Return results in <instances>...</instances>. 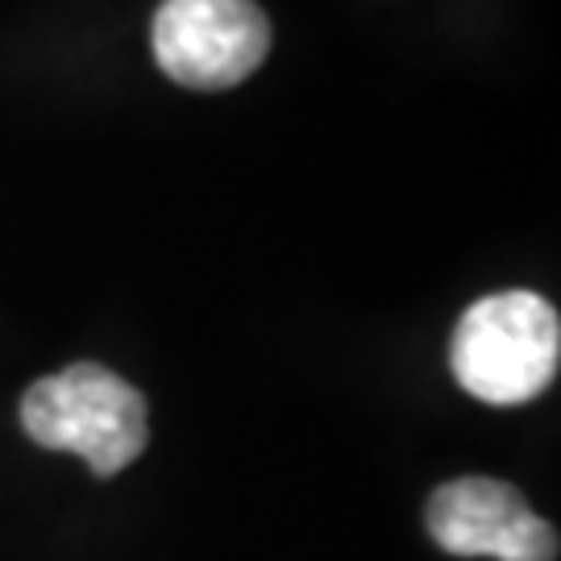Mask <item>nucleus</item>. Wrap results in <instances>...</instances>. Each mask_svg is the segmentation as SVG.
<instances>
[{"label":"nucleus","mask_w":561,"mask_h":561,"mask_svg":"<svg viewBox=\"0 0 561 561\" xmlns=\"http://www.w3.org/2000/svg\"><path fill=\"white\" fill-rule=\"evenodd\" d=\"M271 50V21L254 0H162L154 59L183 88L225 92L250 80Z\"/></svg>","instance_id":"7ed1b4c3"},{"label":"nucleus","mask_w":561,"mask_h":561,"mask_svg":"<svg viewBox=\"0 0 561 561\" xmlns=\"http://www.w3.org/2000/svg\"><path fill=\"white\" fill-rule=\"evenodd\" d=\"M21 428L46 449L80 454L96 479H113L150 442L146 396L96 362H71L21 396Z\"/></svg>","instance_id":"f03ea898"},{"label":"nucleus","mask_w":561,"mask_h":561,"mask_svg":"<svg viewBox=\"0 0 561 561\" xmlns=\"http://www.w3.org/2000/svg\"><path fill=\"white\" fill-rule=\"evenodd\" d=\"M428 537L454 558L558 561V533L541 520L512 482L454 479L428 500Z\"/></svg>","instance_id":"20e7f679"},{"label":"nucleus","mask_w":561,"mask_h":561,"mask_svg":"<svg viewBox=\"0 0 561 561\" xmlns=\"http://www.w3.org/2000/svg\"><path fill=\"white\" fill-rule=\"evenodd\" d=\"M561 321L537 291H500L470 304L449 341V366L474 400L512 408L558 379Z\"/></svg>","instance_id":"f257e3e1"}]
</instances>
